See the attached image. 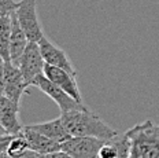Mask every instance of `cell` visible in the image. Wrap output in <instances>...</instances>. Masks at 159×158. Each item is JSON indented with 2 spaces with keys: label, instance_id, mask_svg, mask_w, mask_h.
<instances>
[{
  "label": "cell",
  "instance_id": "6da1fadb",
  "mask_svg": "<svg viewBox=\"0 0 159 158\" xmlns=\"http://www.w3.org/2000/svg\"><path fill=\"white\" fill-rule=\"evenodd\" d=\"M61 118L70 136H92L110 140L118 135L114 128L107 125L100 117L89 111L87 107L62 111Z\"/></svg>",
  "mask_w": 159,
  "mask_h": 158
},
{
  "label": "cell",
  "instance_id": "7a4b0ae2",
  "mask_svg": "<svg viewBox=\"0 0 159 158\" xmlns=\"http://www.w3.org/2000/svg\"><path fill=\"white\" fill-rule=\"evenodd\" d=\"M125 135L130 142L129 158H159V125L145 120Z\"/></svg>",
  "mask_w": 159,
  "mask_h": 158
},
{
  "label": "cell",
  "instance_id": "3957f363",
  "mask_svg": "<svg viewBox=\"0 0 159 158\" xmlns=\"http://www.w3.org/2000/svg\"><path fill=\"white\" fill-rule=\"evenodd\" d=\"M15 14L28 40L36 43L41 40L44 32H43V28L40 25L37 17V3H36V0H21V2H18Z\"/></svg>",
  "mask_w": 159,
  "mask_h": 158
},
{
  "label": "cell",
  "instance_id": "277c9868",
  "mask_svg": "<svg viewBox=\"0 0 159 158\" xmlns=\"http://www.w3.org/2000/svg\"><path fill=\"white\" fill-rule=\"evenodd\" d=\"M104 142L92 136H69L61 143V150L73 158H99V150Z\"/></svg>",
  "mask_w": 159,
  "mask_h": 158
},
{
  "label": "cell",
  "instance_id": "5b68a950",
  "mask_svg": "<svg viewBox=\"0 0 159 158\" xmlns=\"http://www.w3.org/2000/svg\"><path fill=\"white\" fill-rule=\"evenodd\" d=\"M32 85L37 87L40 91H43L45 95H48V96L59 106L61 113L62 111L73 110V109H84L85 107L82 103H80V102H77L74 98H71L65 90H62L61 87H58L56 84H54L51 80H48L44 73L39 74L37 77L32 81Z\"/></svg>",
  "mask_w": 159,
  "mask_h": 158
},
{
  "label": "cell",
  "instance_id": "8992f818",
  "mask_svg": "<svg viewBox=\"0 0 159 158\" xmlns=\"http://www.w3.org/2000/svg\"><path fill=\"white\" fill-rule=\"evenodd\" d=\"M45 62L43 59L41 51H40V45L36 41H28L24 55H22L21 61H19V70L24 74L25 80L32 85V81L44 72Z\"/></svg>",
  "mask_w": 159,
  "mask_h": 158
},
{
  "label": "cell",
  "instance_id": "52a82bcc",
  "mask_svg": "<svg viewBox=\"0 0 159 158\" xmlns=\"http://www.w3.org/2000/svg\"><path fill=\"white\" fill-rule=\"evenodd\" d=\"M28 87L30 84L25 80L19 67L11 62H4V96L19 103Z\"/></svg>",
  "mask_w": 159,
  "mask_h": 158
},
{
  "label": "cell",
  "instance_id": "ba28073f",
  "mask_svg": "<svg viewBox=\"0 0 159 158\" xmlns=\"http://www.w3.org/2000/svg\"><path fill=\"white\" fill-rule=\"evenodd\" d=\"M43 73L45 74V77H47L48 80H51L54 84L61 87L62 90H65L71 98H74L77 102L82 103V96H81V92H80V88L77 85V81H75L74 74L69 73V72H66L61 67H56V66L47 65V63H45Z\"/></svg>",
  "mask_w": 159,
  "mask_h": 158
},
{
  "label": "cell",
  "instance_id": "9c48e42d",
  "mask_svg": "<svg viewBox=\"0 0 159 158\" xmlns=\"http://www.w3.org/2000/svg\"><path fill=\"white\" fill-rule=\"evenodd\" d=\"M40 45V51H41L43 59L47 65H52V66L61 67L63 70L69 72V73L75 76V70L73 67L70 59L67 58L66 52L63 50H61L59 47H56L54 43H51L45 36H43L41 40L39 41Z\"/></svg>",
  "mask_w": 159,
  "mask_h": 158
},
{
  "label": "cell",
  "instance_id": "30bf717a",
  "mask_svg": "<svg viewBox=\"0 0 159 158\" xmlns=\"http://www.w3.org/2000/svg\"><path fill=\"white\" fill-rule=\"evenodd\" d=\"M0 123L8 135H18L22 129L19 123V103L4 95L0 96Z\"/></svg>",
  "mask_w": 159,
  "mask_h": 158
},
{
  "label": "cell",
  "instance_id": "8fae6325",
  "mask_svg": "<svg viewBox=\"0 0 159 158\" xmlns=\"http://www.w3.org/2000/svg\"><path fill=\"white\" fill-rule=\"evenodd\" d=\"M28 37L25 32L22 30L21 25L18 22L15 11L11 12V35H10V62L15 66L19 65L24 51L28 45Z\"/></svg>",
  "mask_w": 159,
  "mask_h": 158
},
{
  "label": "cell",
  "instance_id": "7c38bea8",
  "mask_svg": "<svg viewBox=\"0 0 159 158\" xmlns=\"http://www.w3.org/2000/svg\"><path fill=\"white\" fill-rule=\"evenodd\" d=\"M19 133L26 139V142L29 144V149L39 154H48V153H52V151L61 150V143L49 139V137L37 132V131L32 129L29 125L22 127Z\"/></svg>",
  "mask_w": 159,
  "mask_h": 158
},
{
  "label": "cell",
  "instance_id": "4fadbf2b",
  "mask_svg": "<svg viewBox=\"0 0 159 158\" xmlns=\"http://www.w3.org/2000/svg\"><path fill=\"white\" fill-rule=\"evenodd\" d=\"M130 142L126 135H117L106 140L99 150V158H129Z\"/></svg>",
  "mask_w": 159,
  "mask_h": 158
},
{
  "label": "cell",
  "instance_id": "5bb4252c",
  "mask_svg": "<svg viewBox=\"0 0 159 158\" xmlns=\"http://www.w3.org/2000/svg\"><path fill=\"white\" fill-rule=\"evenodd\" d=\"M32 129L37 131V132L45 135L49 139L58 142V143H62L63 140L67 139L70 135L67 133L66 131L63 123H62V118L59 116L58 118L55 120H51V121H47V123H39V124H33V125H29Z\"/></svg>",
  "mask_w": 159,
  "mask_h": 158
},
{
  "label": "cell",
  "instance_id": "9a60e30c",
  "mask_svg": "<svg viewBox=\"0 0 159 158\" xmlns=\"http://www.w3.org/2000/svg\"><path fill=\"white\" fill-rule=\"evenodd\" d=\"M10 35H11V14L0 17V57L10 62Z\"/></svg>",
  "mask_w": 159,
  "mask_h": 158
},
{
  "label": "cell",
  "instance_id": "2e32d148",
  "mask_svg": "<svg viewBox=\"0 0 159 158\" xmlns=\"http://www.w3.org/2000/svg\"><path fill=\"white\" fill-rule=\"evenodd\" d=\"M29 150L30 149H29V144H28V142H26V139L21 133H18V135L12 136L11 142L8 143L7 150H6V154H7L10 158H16V157L24 156Z\"/></svg>",
  "mask_w": 159,
  "mask_h": 158
},
{
  "label": "cell",
  "instance_id": "e0dca14e",
  "mask_svg": "<svg viewBox=\"0 0 159 158\" xmlns=\"http://www.w3.org/2000/svg\"><path fill=\"white\" fill-rule=\"evenodd\" d=\"M18 7V3L14 0H0V17L10 15Z\"/></svg>",
  "mask_w": 159,
  "mask_h": 158
},
{
  "label": "cell",
  "instance_id": "ac0fdd59",
  "mask_svg": "<svg viewBox=\"0 0 159 158\" xmlns=\"http://www.w3.org/2000/svg\"><path fill=\"white\" fill-rule=\"evenodd\" d=\"M39 158H73V157H70L65 151L58 150V151H52V153H48V154H40Z\"/></svg>",
  "mask_w": 159,
  "mask_h": 158
},
{
  "label": "cell",
  "instance_id": "d6986e66",
  "mask_svg": "<svg viewBox=\"0 0 159 158\" xmlns=\"http://www.w3.org/2000/svg\"><path fill=\"white\" fill-rule=\"evenodd\" d=\"M40 154L39 153H36V151H32V150H29L28 153H25L24 156H21V157H16V158H39ZM0 158H10L6 153H3L2 156H0Z\"/></svg>",
  "mask_w": 159,
  "mask_h": 158
},
{
  "label": "cell",
  "instance_id": "ffe728a7",
  "mask_svg": "<svg viewBox=\"0 0 159 158\" xmlns=\"http://www.w3.org/2000/svg\"><path fill=\"white\" fill-rule=\"evenodd\" d=\"M0 135H8V133H6V131H4V128H3L2 123H0Z\"/></svg>",
  "mask_w": 159,
  "mask_h": 158
},
{
  "label": "cell",
  "instance_id": "44dd1931",
  "mask_svg": "<svg viewBox=\"0 0 159 158\" xmlns=\"http://www.w3.org/2000/svg\"><path fill=\"white\" fill-rule=\"evenodd\" d=\"M2 154H3V153H2V151H0V156H2Z\"/></svg>",
  "mask_w": 159,
  "mask_h": 158
}]
</instances>
